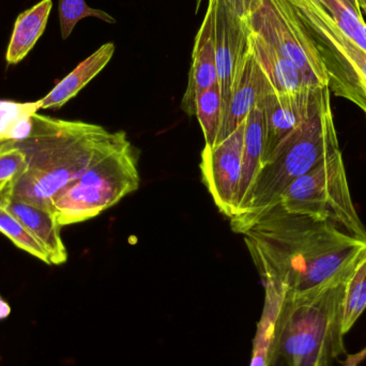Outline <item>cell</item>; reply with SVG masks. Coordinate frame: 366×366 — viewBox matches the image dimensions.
<instances>
[{"mask_svg": "<svg viewBox=\"0 0 366 366\" xmlns=\"http://www.w3.org/2000/svg\"><path fill=\"white\" fill-rule=\"evenodd\" d=\"M241 234L264 285L298 296L352 270L366 242L330 219L288 212L277 204L251 217L230 221Z\"/></svg>", "mask_w": 366, "mask_h": 366, "instance_id": "obj_1", "label": "cell"}, {"mask_svg": "<svg viewBox=\"0 0 366 366\" xmlns=\"http://www.w3.org/2000/svg\"><path fill=\"white\" fill-rule=\"evenodd\" d=\"M126 139L122 131L111 133L98 124L34 114L29 137L16 143L25 156V169L6 193L49 208L58 192Z\"/></svg>", "mask_w": 366, "mask_h": 366, "instance_id": "obj_2", "label": "cell"}, {"mask_svg": "<svg viewBox=\"0 0 366 366\" xmlns=\"http://www.w3.org/2000/svg\"><path fill=\"white\" fill-rule=\"evenodd\" d=\"M354 268L312 292L298 296L284 294L274 361L282 359L286 366H330L345 352L344 297Z\"/></svg>", "mask_w": 366, "mask_h": 366, "instance_id": "obj_3", "label": "cell"}, {"mask_svg": "<svg viewBox=\"0 0 366 366\" xmlns=\"http://www.w3.org/2000/svg\"><path fill=\"white\" fill-rule=\"evenodd\" d=\"M340 152L331 92L322 88L307 122L281 144L262 167L249 195L232 219H247L280 202L282 194L301 176Z\"/></svg>", "mask_w": 366, "mask_h": 366, "instance_id": "obj_4", "label": "cell"}, {"mask_svg": "<svg viewBox=\"0 0 366 366\" xmlns=\"http://www.w3.org/2000/svg\"><path fill=\"white\" fill-rule=\"evenodd\" d=\"M139 183L137 154L127 137L58 192L49 208L61 227L81 223L117 204L139 189Z\"/></svg>", "mask_w": 366, "mask_h": 366, "instance_id": "obj_5", "label": "cell"}, {"mask_svg": "<svg viewBox=\"0 0 366 366\" xmlns=\"http://www.w3.org/2000/svg\"><path fill=\"white\" fill-rule=\"evenodd\" d=\"M279 202L288 212L330 219L366 242V227L352 202L341 150L295 180Z\"/></svg>", "mask_w": 366, "mask_h": 366, "instance_id": "obj_6", "label": "cell"}, {"mask_svg": "<svg viewBox=\"0 0 366 366\" xmlns=\"http://www.w3.org/2000/svg\"><path fill=\"white\" fill-rule=\"evenodd\" d=\"M244 19L249 29L292 62L312 86H328V75L317 49L287 0H262Z\"/></svg>", "mask_w": 366, "mask_h": 366, "instance_id": "obj_7", "label": "cell"}, {"mask_svg": "<svg viewBox=\"0 0 366 366\" xmlns=\"http://www.w3.org/2000/svg\"><path fill=\"white\" fill-rule=\"evenodd\" d=\"M244 131L245 122L214 147L204 146L202 152V182L215 206L229 219L238 211Z\"/></svg>", "mask_w": 366, "mask_h": 366, "instance_id": "obj_8", "label": "cell"}, {"mask_svg": "<svg viewBox=\"0 0 366 366\" xmlns=\"http://www.w3.org/2000/svg\"><path fill=\"white\" fill-rule=\"evenodd\" d=\"M324 87L309 88L296 94H282L273 87L267 90L258 102L264 122L262 167L281 144L307 122Z\"/></svg>", "mask_w": 366, "mask_h": 366, "instance_id": "obj_9", "label": "cell"}, {"mask_svg": "<svg viewBox=\"0 0 366 366\" xmlns=\"http://www.w3.org/2000/svg\"><path fill=\"white\" fill-rule=\"evenodd\" d=\"M214 41L217 84L225 109L234 79L249 51L247 21L234 12L227 0H217Z\"/></svg>", "mask_w": 366, "mask_h": 366, "instance_id": "obj_10", "label": "cell"}, {"mask_svg": "<svg viewBox=\"0 0 366 366\" xmlns=\"http://www.w3.org/2000/svg\"><path fill=\"white\" fill-rule=\"evenodd\" d=\"M215 6L217 0H208L204 19L194 40L189 79L182 104L183 111L189 116H195L198 97L219 85L215 61Z\"/></svg>", "mask_w": 366, "mask_h": 366, "instance_id": "obj_11", "label": "cell"}, {"mask_svg": "<svg viewBox=\"0 0 366 366\" xmlns=\"http://www.w3.org/2000/svg\"><path fill=\"white\" fill-rule=\"evenodd\" d=\"M272 87L256 61L249 49L230 92L229 100L224 109L217 144L229 137L244 124L252 109L258 104L267 90Z\"/></svg>", "mask_w": 366, "mask_h": 366, "instance_id": "obj_12", "label": "cell"}, {"mask_svg": "<svg viewBox=\"0 0 366 366\" xmlns=\"http://www.w3.org/2000/svg\"><path fill=\"white\" fill-rule=\"evenodd\" d=\"M0 204L19 219L46 249L51 264L59 266L66 262L68 251L62 240L61 226L51 209L12 197L6 189L0 197Z\"/></svg>", "mask_w": 366, "mask_h": 366, "instance_id": "obj_13", "label": "cell"}, {"mask_svg": "<svg viewBox=\"0 0 366 366\" xmlns=\"http://www.w3.org/2000/svg\"><path fill=\"white\" fill-rule=\"evenodd\" d=\"M115 49V44L111 42L99 47L62 79L44 98L39 100L40 109H59L75 98L109 64Z\"/></svg>", "mask_w": 366, "mask_h": 366, "instance_id": "obj_14", "label": "cell"}, {"mask_svg": "<svg viewBox=\"0 0 366 366\" xmlns=\"http://www.w3.org/2000/svg\"><path fill=\"white\" fill-rule=\"evenodd\" d=\"M249 49L256 61L277 92L296 94L314 88L292 62L285 59L274 47L249 28Z\"/></svg>", "mask_w": 366, "mask_h": 366, "instance_id": "obj_15", "label": "cell"}, {"mask_svg": "<svg viewBox=\"0 0 366 366\" xmlns=\"http://www.w3.org/2000/svg\"><path fill=\"white\" fill-rule=\"evenodd\" d=\"M51 8V0H41L17 16L6 47V64H17L25 59L44 32Z\"/></svg>", "mask_w": 366, "mask_h": 366, "instance_id": "obj_16", "label": "cell"}, {"mask_svg": "<svg viewBox=\"0 0 366 366\" xmlns=\"http://www.w3.org/2000/svg\"><path fill=\"white\" fill-rule=\"evenodd\" d=\"M264 310L253 341L249 366H271L274 362L277 320L283 302L284 292L277 286L264 285Z\"/></svg>", "mask_w": 366, "mask_h": 366, "instance_id": "obj_17", "label": "cell"}, {"mask_svg": "<svg viewBox=\"0 0 366 366\" xmlns=\"http://www.w3.org/2000/svg\"><path fill=\"white\" fill-rule=\"evenodd\" d=\"M262 156H264V122H262V109L257 104L252 109L245 120L242 175H241L240 189H239L238 210L249 195L253 183L262 169Z\"/></svg>", "mask_w": 366, "mask_h": 366, "instance_id": "obj_18", "label": "cell"}, {"mask_svg": "<svg viewBox=\"0 0 366 366\" xmlns=\"http://www.w3.org/2000/svg\"><path fill=\"white\" fill-rule=\"evenodd\" d=\"M40 111V103L0 100V139L15 143L29 137L32 117Z\"/></svg>", "mask_w": 366, "mask_h": 366, "instance_id": "obj_19", "label": "cell"}, {"mask_svg": "<svg viewBox=\"0 0 366 366\" xmlns=\"http://www.w3.org/2000/svg\"><path fill=\"white\" fill-rule=\"evenodd\" d=\"M366 310V254L359 260L346 282L344 297L343 333L350 329Z\"/></svg>", "mask_w": 366, "mask_h": 366, "instance_id": "obj_20", "label": "cell"}, {"mask_svg": "<svg viewBox=\"0 0 366 366\" xmlns=\"http://www.w3.org/2000/svg\"><path fill=\"white\" fill-rule=\"evenodd\" d=\"M224 104L219 85L202 92L195 103V116L202 127L204 146L214 147L223 119Z\"/></svg>", "mask_w": 366, "mask_h": 366, "instance_id": "obj_21", "label": "cell"}, {"mask_svg": "<svg viewBox=\"0 0 366 366\" xmlns=\"http://www.w3.org/2000/svg\"><path fill=\"white\" fill-rule=\"evenodd\" d=\"M337 26L366 51V21L362 13L344 0H316Z\"/></svg>", "mask_w": 366, "mask_h": 366, "instance_id": "obj_22", "label": "cell"}, {"mask_svg": "<svg viewBox=\"0 0 366 366\" xmlns=\"http://www.w3.org/2000/svg\"><path fill=\"white\" fill-rule=\"evenodd\" d=\"M0 232L12 241L15 247L46 264H51L46 249L28 232L27 228L10 211L0 204Z\"/></svg>", "mask_w": 366, "mask_h": 366, "instance_id": "obj_23", "label": "cell"}, {"mask_svg": "<svg viewBox=\"0 0 366 366\" xmlns=\"http://www.w3.org/2000/svg\"><path fill=\"white\" fill-rule=\"evenodd\" d=\"M59 13L60 31L64 40H66L81 19L94 17L107 24H116V19L105 11L92 8L85 0H59L58 4Z\"/></svg>", "mask_w": 366, "mask_h": 366, "instance_id": "obj_24", "label": "cell"}, {"mask_svg": "<svg viewBox=\"0 0 366 366\" xmlns=\"http://www.w3.org/2000/svg\"><path fill=\"white\" fill-rule=\"evenodd\" d=\"M25 167V156L16 143L0 139V183L14 182L23 174Z\"/></svg>", "mask_w": 366, "mask_h": 366, "instance_id": "obj_25", "label": "cell"}, {"mask_svg": "<svg viewBox=\"0 0 366 366\" xmlns=\"http://www.w3.org/2000/svg\"><path fill=\"white\" fill-rule=\"evenodd\" d=\"M227 1L237 14L245 19L256 10L262 0H227Z\"/></svg>", "mask_w": 366, "mask_h": 366, "instance_id": "obj_26", "label": "cell"}, {"mask_svg": "<svg viewBox=\"0 0 366 366\" xmlns=\"http://www.w3.org/2000/svg\"><path fill=\"white\" fill-rule=\"evenodd\" d=\"M366 357V347L365 350H362V352H360V354L355 355V356L350 357L348 358V360L346 361V365L345 366H357L359 365V363L361 362V361L363 360Z\"/></svg>", "mask_w": 366, "mask_h": 366, "instance_id": "obj_27", "label": "cell"}, {"mask_svg": "<svg viewBox=\"0 0 366 366\" xmlns=\"http://www.w3.org/2000/svg\"><path fill=\"white\" fill-rule=\"evenodd\" d=\"M10 305L0 297V320L8 317L10 315Z\"/></svg>", "mask_w": 366, "mask_h": 366, "instance_id": "obj_28", "label": "cell"}, {"mask_svg": "<svg viewBox=\"0 0 366 366\" xmlns=\"http://www.w3.org/2000/svg\"><path fill=\"white\" fill-rule=\"evenodd\" d=\"M344 1L347 2L348 4L352 6L355 10L358 11V12H361L360 4H359L358 0H344Z\"/></svg>", "mask_w": 366, "mask_h": 366, "instance_id": "obj_29", "label": "cell"}, {"mask_svg": "<svg viewBox=\"0 0 366 366\" xmlns=\"http://www.w3.org/2000/svg\"><path fill=\"white\" fill-rule=\"evenodd\" d=\"M358 1L360 4L361 12L366 15V0H358Z\"/></svg>", "mask_w": 366, "mask_h": 366, "instance_id": "obj_30", "label": "cell"}, {"mask_svg": "<svg viewBox=\"0 0 366 366\" xmlns=\"http://www.w3.org/2000/svg\"><path fill=\"white\" fill-rule=\"evenodd\" d=\"M10 183H0V197H1L2 194L6 192V187H8V185L10 184Z\"/></svg>", "mask_w": 366, "mask_h": 366, "instance_id": "obj_31", "label": "cell"}, {"mask_svg": "<svg viewBox=\"0 0 366 366\" xmlns=\"http://www.w3.org/2000/svg\"><path fill=\"white\" fill-rule=\"evenodd\" d=\"M202 1L204 0H196V4H195V13L197 14L198 11H199L200 6H202Z\"/></svg>", "mask_w": 366, "mask_h": 366, "instance_id": "obj_32", "label": "cell"}, {"mask_svg": "<svg viewBox=\"0 0 366 366\" xmlns=\"http://www.w3.org/2000/svg\"><path fill=\"white\" fill-rule=\"evenodd\" d=\"M271 366H272V365H271Z\"/></svg>", "mask_w": 366, "mask_h": 366, "instance_id": "obj_33", "label": "cell"}]
</instances>
